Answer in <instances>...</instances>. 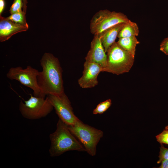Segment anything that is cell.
I'll list each match as a JSON object with an SVG mask.
<instances>
[{
	"label": "cell",
	"instance_id": "6da1fadb",
	"mask_svg": "<svg viewBox=\"0 0 168 168\" xmlns=\"http://www.w3.org/2000/svg\"><path fill=\"white\" fill-rule=\"evenodd\" d=\"M40 64L42 70L39 71L37 79L40 97L64 93L62 70L58 58L52 54L45 53Z\"/></svg>",
	"mask_w": 168,
	"mask_h": 168
},
{
	"label": "cell",
	"instance_id": "7a4b0ae2",
	"mask_svg": "<svg viewBox=\"0 0 168 168\" xmlns=\"http://www.w3.org/2000/svg\"><path fill=\"white\" fill-rule=\"evenodd\" d=\"M49 152L51 157L57 156L70 151H86L83 146L60 119L55 131L49 135Z\"/></svg>",
	"mask_w": 168,
	"mask_h": 168
},
{
	"label": "cell",
	"instance_id": "3957f363",
	"mask_svg": "<svg viewBox=\"0 0 168 168\" xmlns=\"http://www.w3.org/2000/svg\"><path fill=\"white\" fill-rule=\"evenodd\" d=\"M106 65L103 72L119 75L128 72L132 67L134 57L115 42L107 52Z\"/></svg>",
	"mask_w": 168,
	"mask_h": 168
},
{
	"label": "cell",
	"instance_id": "277c9868",
	"mask_svg": "<svg viewBox=\"0 0 168 168\" xmlns=\"http://www.w3.org/2000/svg\"><path fill=\"white\" fill-rule=\"evenodd\" d=\"M71 133L83 146L86 152L91 156L96 153V146L103 135V132L84 124L80 120L72 125H67Z\"/></svg>",
	"mask_w": 168,
	"mask_h": 168
},
{
	"label": "cell",
	"instance_id": "5b68a950",
	"mask_svg": "<svg viewBox=\"0 0 168 168\" xmlns=\"http://www.w3.org/2000/svg\"><path fill=\"white\" fill-rule=\"evenodd\" d=\"M48 96L46 98L33 96L24 102L21 100L19 110L25 118L31 120L40 119L49 114L54 109Z\"/></svg>",
	"mask_w": 168,
	"mask_h": 168
},
{
	"label": "cell",
	"instance_id": "8992f818",
	"mask_svg": "<svg viewBox=\"0 0 168 168\" xmlns=\"http://www.w3.org/2000/svg\"><path fill=\"white\" fill-rule=\"evenodd\" d=\"M130 20L124 14L107 10H101L92 17L90 22L91 33L98 35L105 30L117 24L126 23Z\"/></svg>",
	"mask_w": 168,
	"mask_h": 168
},
{
	"label": "cell",
	"instance_id": "52a82bcc",
	"mask_svg": "<svg viewBox=\"0 0 168 168\" xmlns=\"http://www.w3.org/2000/svg\"><path fill=\"white\" fill-rule=\"evenodd\" d=\"M39 71L31 66L23 69L20 66L11 68L6 74L9 79L15 80L32 90L34 96L40 97L41 92L38 85L37 77Z\"/></svg>",
	"mask_w": 168,
	"mask_h": 168
},
{
	"label": "cell",
	"instance_id": "ba28073f",
	"mask_svg": "<svg viewBox=\"0 0 168 168\" xmlns=\"http://www.w3.org/2000/svg\"><path fill=\"white\" fill-rule=\"evenodd\" d=\"M56 113L66 125H72L79 120L75 115L71 102L64 93L59 95H47Z\"/></svg>",
	"mask_w": 168,
	"mask_h": 168
},
{
	"label": "cell",
	"instance_id": "9c48e42d",
	"mask_svg": "<svg viewBox=\"0 0 168 168\" xmlns=\"http://www.w3.org/2000/svg\"><path fill=\"white\" fill-rule=\"evenodd\" d=\"M82 76L78 79V83L83 88L93 87L98 84L97 77L103 68L99 64L86 60L84 65Z\"/></svg>",
	"mask_w": 168,
	"mask_h": 168
},
{
	"label": "cell",
	"instance_id": "30bf717a",
	"mask_svg": "<svg viewBox=\"0 0 168 168\" xmlns=\"http://www.w3.org/2000/svg\"><path fill=\"white\" fill-rule=\"evenodd\" d=\"M106 53L99 35H94L91 42L90 49L85 58V60L99 64L102 67L103 70L107 63Z\"/></svg>",
	"mask_w": 168,
	"mask_h": 168
},
{
	"label": "cell",
	"instance_id": "8fae6325",
	"mask_svg": "<svg viewBox=\"0 0 168 168\" xmlns=\"http://www.w3.org/2000/svg\"><path fill=\"white\" fill-rule=\"evenodd\" d=\"M29 28L15 23L0 16V41H5L18 33L26 31Z\"/></svg>",
	"mask_w": 168,
	"mask_h": 168
},
{
	"label": "cell",
	"instance_id": "7c38bea8",
	"mask_svg": "<svg viewBox=\"0 0 168 168\" xmlns=\"http://www.w3.org/2000/svg\"><path fill=\"white\" fill-rule=\"evenodd\" d=\"M124 24V23H122L115 25L105 30L98 35L106 52L115 42V40Z\"/></svg>",
	"mask_w": 168,
	"mask_h": 168
},
{
	"label": "cell",
	"instance_id": "4fadbf2b",
	"mask_svg": "<svg viewBox=\"0 0 168 168\" xmlns=\"http://www.w3.org/2000/svg\"><path fill=\"white\" fill-rule=\"evenodd\" d=\"M139 30L137 24L129 20L125 23L118 36L119 38L138 35Z\"/></svg>",
	"mask_w": 168,
	"mask_h": 168
},
{
	"label": "cell",
	"instance_id": "5bb4252c",
	"mask_svg": "<svg viewBox=\"0 0 168 168\" xmlns=\"http://www.w3.org/2000/svg\"><path fill=\"white\" fill-rule=\"evenodd\" d=\"M117 43L120 47L135 57L136 46L139 44L136 36L120 38Z\"/></svg>",
	"mask_w": 168,
	"mask_h": 168
},
{
	"label": "cell",
	"instance_id": "9a60e30c",
	"mask_svg": "<svg viewBox=\"0 0 168 168\" xmlns=\"http://www.w3.org/2000/svg\"><path fill=\"white\" fill-rule=\"evenodd\" d=\"M26 13L23 11L16 12L7 18L13 22L29 28L26 17Z\"/></svg>",
	"mask_w": 168,
	"mask_h": 168
},
{
	"label": "cell",
	"instance_id": "2e32d148",
	"mask_svg": "<svg viewBox=\"0 0 168 168\" xmlns=\"http://www.w3.org/2000/svg\"><path fill=\"white\" fill-rule=\"evenodd\" d=\"M111 104V100L110 99L100 103L93 110V114H103L110 108Z\"/></svg>",
	"mask_w": 168,
	"mask_h": 168
},
{
	"label": "cell",
	"instance_id": "e0dca14e",
	"mask_svg": "<svg viewBox=\"0 0 168 168\" xmlns=\"http://www.w3.org/2000/svg\"><path fill=\"white\" fill-rule=\"evenodd\" d=\"M156 138L157 141L160 144L168 145V129H165L157 135Z\"/></svg>",
	"mask_w": 168,
	"mask_h": 168
},
{
	"label": "cell",
	"instance_id": "ac0fdd59",
	"mask_svg": "<svg viewBox=\"0 0 168 168\" xmlns=\"http://www.w3.org/2000/svg\"><path fill=\"white\" fill-rule=\"evenodd\" d=\"M23 0H14L9 10L10 13L11 14L17 12L22 11V7L23 5Z\"/></svg>",
	"mask_w": 168,
	"mask_h": 168
},
{
	"label": "cell",
	"instance_id": "d6986e66",
	"mask_svg": "<svg viewBox=\"0 0 168 168\" xmlns=\"http://www.w3.org/2000/svg\"><path fill=\"white\" fill-rule=\"evenodd\" d=\"M160 149L159 159L157 161L158 164L160 163L164 160H168V148L164 147L162 144H161Z\"/></svg>",
	"mask_w": 168,
	"mask_h": 168
},
{
	"label": "cell",
	"instance_id": "ffe728a7",
	"mask_svg": "<svg viewBox=\"0 0 168 168\" xmlns=\"http://www.w3.org/2000/svg\"><path fill=\"white\" fill-rule=\"evenodd\" d=\"M160 50L166 54L168 55V37L164 39L161 43Z\"/></svg>",
	"mask_w": 168,
	"mask_h": 168
},
{
	"label": "cell",
	"instance_id": "44dd1931",
	"mask_svg": "<svg viewBox=\"0 0 168 168\" xmlns=\"http://www.w3.org/2000/svg\"><path fill=\"white\" fill-rule=\"evenodd\" d=\"M5 6V2L4 0H0V15L3 12Z\"/></svg>",
	"mask_w": 168,
	"mask_h": 168
},
{
	"label": "cell",
	"instance_id": "7402d4cb",
	"mask_svg": "<svg viewBox=\"0 0 168 168\" xmlns=\"http://www.w3.org/2000/svg\"><path fill=\"white\" fill-rule=\"evenodd\" d=\"M161 166L159 167V168H168V160L163 161Z\"/></svg>",
	"mask_w": 168,
	"mask_h": 168
},
{
	"label": "cell",
	"instance_id": "603a6c76",
	"mask_svg": "<svg viewBox=\"0 0 168 168\" xmlns=\"http://www.w3.org/2000/svg\"><path fill=\"white\" fill-rule=\"evenodd\" d=\"M23 11L26 13V10L27 0H23Z\"/></svg>",
	"mask_w": 168,
	"mask_h": 168
},
{
	"label": "cell",
	"instance_id": "cb8c5ba5",
	"mask_svg": "<svg viewBox=\"0 0 168 168\" xmlns=\"http://www.w3.org/2000/svg\"><path fill=\"white\" fill-rule=\"evenodd\" d=\"M165 129H168V125L166 126L165 128Z\"/></svg>",
	"mask_w": 168,
	"mask_h": 168
}]
</instances>
